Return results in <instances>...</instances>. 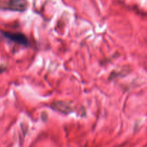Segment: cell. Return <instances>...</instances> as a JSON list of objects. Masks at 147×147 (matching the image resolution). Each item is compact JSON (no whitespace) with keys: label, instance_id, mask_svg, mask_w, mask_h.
Returning <instances> with one entry per match:
<instances>
[{"label":"cell","instance_id":"7a4b0ae2","mask_svg":"<svg viewBox=\"0 0 147 147\" xmlns=\"http://www.w3.org/2000/svg\"><path fill=\"white\" fill-rule=\"evenodd\" d=\"M3 34L5 37L12 41L16 42L17 43H20L21 45L24 46H29L28 39L25 37L22 33H8V32H3Z\"/></svg>","mask_w":147,"mask_h":147},{"label":"cell","instance_id":"6da1fadb","mask_svg":"<svg viewBox=\"0 0 147 147\" xmlns=\"http://www.w3.org/2000/svg\"><path fill=\"white\" fill-rule=\"evenodd\" d=\"M27 3L26 0H7L0 1V9L10 10L13 11H24L27 8Z\"/></svg>","mask_w":147,"mask_h":147}]
</instances>
